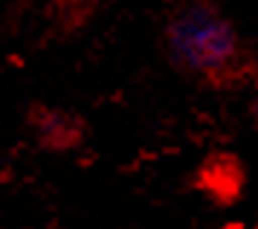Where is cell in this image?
<instances>
[{
	"mask_svg": "<svg viewBox=\"0 0 258 229\" xmlns=\"http://www.w3.org/2000/svg\"><path fill=\"white\" fill-rule=\"evenodd\" d=\"M165 52L174 67L212 87L244 79L249 55L235 23L212 3H186L165 23Z\"/></svg>",
	"mask_w": 258,
	"mask_h": 229,
	"instance_id": "1",
	"label": "cell"
},
{
	"mask_svg": "<svg viewBox=\"0 0 258 229\" xmlns=\"http://www.w3.org/2000/svg\"><path fill=\"white\" fill-rule=\"evenodd\" d=\"M198 186L218 203H232L238 200L241 189H244V168L235 157L218 154L200 165L198 171Z\"/></svg>",
	"mask_w": 258,
	"mask_h": 229,
	"instance_id": "2",
	"label": "cell"
},
{
	"mask_svg": "<svg viewBox=\"0 0 258 229\" xmlns=\"http://www.w3.org/2000/svg\"><path fill=\"white\" fill-rule=\"evenodd\" d=\"M35 131L38 139L49 148H73L79 145V137H82V125L55 110H41L35 116Z\"/></svg>",
	"mask_w": 258,
	"mask_h": 229,
	"instance_id": "3",
	"label": "cell"
}]
</instances>
